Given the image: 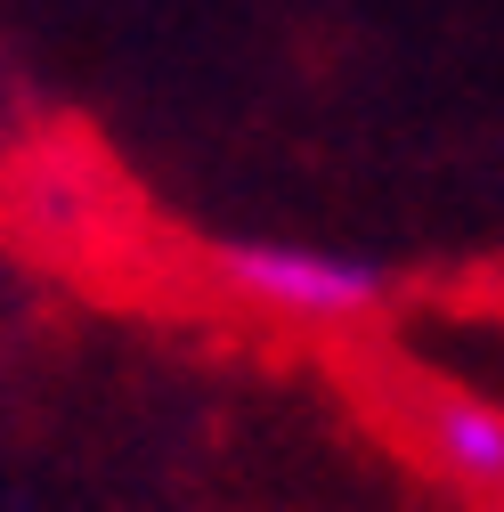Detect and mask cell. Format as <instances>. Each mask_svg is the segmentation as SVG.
<instances>
[{
  "label": "cell",
  "instance_id": "cell-1",
  "mask_svg": "<svg viewBox=\"0 0 504 512\" xmlns=\"http://www.w3.org/2000/svg\"><path fill=\"white\" fill-rule=\"evenodd\" d=\"M220 277H228V293L293 317V326H350V317L383 301V269L326 252V244H228Z\"/></svg>",
  "mask_w": 504,
  "mask_h": 512
},
{
  "label": "cell",
  "instance_id": "cell-2",
  "mask_svg": "<svg viewBox=\"0 0 504 512\" xmlns=\"http://www.w3.org/2000/svg\"><path fill=\"white\" fill-rule=\"evenodd\" d=\"M431 464L464 480V488H504V407L488 399H464V391H431L423 415H415Z\"/></svg>",
  "mask_w": 504,
  "mask_h": 512
}]
</instances>
